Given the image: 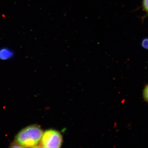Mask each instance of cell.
Listing matches in <instances>:
<instances>
[{
	"label": "cell",
	"mask_w": 148,
	"mask_h": 148,
	"mask_svg": "<svg viewBox=\"0 0 148 148\" xmlns=\"http://www.w3.org/2000/svg\"><path fill=\"white\" fill-rule=\"evenodd\" d=\"M13 56L11 51L7 48H3L0 50V59L7 60L9 59Z\"/></svg>",
	"instance_id": "3957f363"
},
{
	"label": "cell",
	"mask_w": 148,
	"mask_h": 148,
	"mask_svg": "<svg viewBox=\"0 0 148 148\" xmlns=\"http://www.w3.org/2000/svg\"><path fill=\"white\" fill-rule=\"evenodd\" d=\"M143 95L145 101L148 103V84L143 89Z\"/></svg>",
	"instance_id": "277c9868"
},
{
	"label": "cell",
	"mask_w": 148,
	"mask_h": 148,
	"mask_svg": "<svg viewBox=\"0 0 148 148\" xmlns=\"http://www.w3.org/2000/svg\"><path fill=\"white\" fill-rule=\"evenodd\" d=\"M142 6L143 10L148 14V0H143Z\"/></svg>",
	"instance_id": "8992f818"
},
{
	"label": "cell",
	"mask_w": 148,
	"mask_h": 148,
	"mask_svg": "<svg viewBox=\"0 0 148 148\" xmlns=\"http://www.w3.org/2000/svg\"><path fill=\"white\" fill-rule=\"evenodd\" d=\"M41 145L45 148H59L62 145L63 139L60 132L54 130H48L43 132Z\"/></svg>",
	"instance_id": "7a4b0ae2"
},
{
	"label": "cell",
	"mask_w": 148,
	"mask_h": 148,
	"mask_svg": "<svg viewBox=\"0 0 148 148\" xmlns=\"http://www.w3.org/2000/svg\"><path fill=\"white\" fill-rule=\"evenodd\" d=\"M43 134L42 129L38 125H30L18 132L15 137V142L21 147H36L41 142Z\"/></svg>",
	"instance_id": "6da1fadb"
},
{
	"label": "cell",
	"mask_w": 148,
	"mask_h": 148,
	"mask_svg": "<svg viewBox=\"0 0 148 148\" xmlns=\"http://www.w3.org/2000/svg\"><path fill=\"white\" fill-rule=\"evenodd\" d=\"M141 45L143 48L148 49V38H145L142 40Z\"/></svg>",
	"instance_id": "5b68a950"
}]
</instances>
